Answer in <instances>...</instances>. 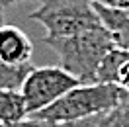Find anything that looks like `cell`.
I'll return each instance as SVG.
<instances>
[{
	"label": "cell",
	"mask_w": 129,
	"mask_h": 127,
	"mask_svg": "<svg viewBox=\"0 0 129 127\" xmlns=\"http://www.w3.org/2000/svg\"><path fill=\"white\" fill-rule=\"evenodd\" d=\"M29 18L45 27L47 37H69L102 27L92 0H43Z\"/></svg>",
	"instance_id": "cell-3"
},
{
	"label": "cell",
	"mask_w": 129,
	"mask_h": 127,
	"mask_svg": "<svg viewBox=\"0 0 129 127\" xmlns=\"http://www.w3.org/2000/svg\"><path fill=\"white\" fill-rule=\"evenodd\" d=\"M4 24V10H0V25Z\"/></svg>",
	"instance_id": "cell-15"
},
{
	"label": "cell",
	"mask_w": 129,
	"mask_h": 127,
	"mask_svg": "<svg viewBox=\"0 0 129 127\" xmlns=\"http://www.w3.org/2000/svg\"><path fill=\"white\" fill-rule=\"evenodd\" d=\"M117 86L125 92V96H129V59H127V63L123 65V67H121V71H119Z\"/></svg>",
	"instance_id": "cell-12"
},
{
	"label": "cell",
	"mask_w": 129,
	"mask_h": 127,
	"mask_svg": "<svg viewBox=\"0 0 129 127\" xmlns=\"http://www.w3.org/2000/svg\"><path fill=\"white\" fill-rule=\"evenodd\" d=\"M27 117L24 96L20 90H4L0 88V123L10 125Z\"/></svg>",
	"instance_id": "cell-8"
},
{
	"label": "cell",
	"mask_w": 129,
	"mask_h": 127,
	"mask_svg": "<svg viewBox=\"0 0 129 127\" xmlns=\"http://www.w3.org/2000/svg\"><path fill=\"white\" fill-rule=\"evenodd\" d=\"M125 100V92L115 84H78L76 88L69 90L64 96H61L57 102L47 106L45 110L31 113L35 117L49 119L53 123H64V121H74L108 111L117 108Z\"/></svg>",
	"instance_id": "cell-2"
},
{
	"label": "cell",
	"mask_w": 129,
	"mask_h": 127,
	"mask_svg": "<svg viewBox=\"0 0 129 127\" xmlns=\"http://www.w3.org/2000/svg\"><path fill=\"white\" fill-rule=\"evenodd\" d=\"M0 127H6V125H2V123H0Z\"/></svg>",
	"instance_id": "cell-18"
},
{
	"label": "cell",
	"mask_w": 129,
	"mask_h": 127,
	"mask_svg": "<svg viewBox=\"0 0 129 127\" xmlns=\"http://www.w3.org/2000/svg\"><path fill=\"white\" fill-rule=\"evenodd\" d=\"M57 123L49 121V119H41V117H35V115H27V117L20 119L16 123H10L6 127H55Z\"/></svg>",
	"instance_id": "cell-10"
},
{
	"label": "cell",
	"mask_w": 129,
	"mask_h": 127,
	"mask_svg": "<svg viewBox=\"0 0 129 127\" xmlns=\"http://www.w3.org/2000/svg\"><path fill=\"white\" fill-rule=\"evenodd\" d=\"M127 59H129L127 49L113 47L112 51L102 59V63H100V67H98V71H96L94 82H98V84H115V86H117L119 71H121V67L127 63Z\"/></svg>",
	"instance_id": "cell-7"
},
{
	"label": "cell",
	"mask_w": 129,
	"mask_h": 127,
	"mask_svg": "<svg viewBox=\"0 0 129 127\" xmlns=\"http://www.w3.org/2000/svg\"><path fill=\"white\" fill-rule=\"evenodd\" d=\"M43 43L57 53L61 69L73 74L80 84H94L102 59L115 47L112 35L104 27L88 29L69 37H45Z\"/></svg>",
	"instance_id": "cell-1"
},
{
	"label": "cell",
	"mask_w": 129,
	"mask_h": 127,
	"mask_svg": "<svg viewBox=\"0 0 129 127\" xmlns=\"http://www.w3.org/2000/svg\"><path fill=\"white\" fill-rule=\"evenodd\" d=\"M33 43L18 25H0V61L10 65L31 63Z\"/></svg>",
	"instance_id": "cell-5"
},
{
	"label": "cell",
	"mask_w": 129,
	"mask_h": 127,
	"mask_svg": "<svg viewBox=\"0 0 129 127\" xmlns=\"http://www.w3.org/2000/svg\"><path fill=\"white\" fill-rule=\"evenodd\" d=\"M92 2L108 6V8H129V0H92Z\"/></svg>",
	"instance_id": "cell-13"
},
{
	"label": "cell",
	"mask_w": 129,
	"mask_h": 127,
	"mask_svg": "<svg viewBox=\"0 0 129 127\" xmlns=\"http://www.w3.org/2000/svg\"><path fill=\"white\" fill-rule=\"evenodd\" d=\"M94 4L100 24L112 35L115 47L129 51V8H108L102 4Z\"/></svg>",
	"instance_id": "cell-6"
},
{
	"label": "cell",
	"mask_w": 129,
	"mask_h": 127,
	"mask_svg": "<svg viewBox=\"0 0 129 127\" xmlns=\"http://www.w3.org/2000/svg\"><path fill=\"white\" fill-rule=\"evenodd\" d=\"M100 113H102V111H100ZM100 113H94V115H88V117H82V119H74V121L57 123L55 127H98V123H100Z\"/></svg>",
	"instance_id": "cell-11"
},
{
	"label": "cell",
	"mask_w": 129,
	"mask_h": 127,
	"mask_svg": "<svg viewBox=\"0 0 129 127\" xmlns=\"http://www.w3.org/2000/svg\"><path fill=\"white\" fill-rule=\"evenodd\" d=\"M10 2H12V4H14V2H20V0H10Z\"/></svg>",
	"instance_id": "cell-16"
},
{
	"label": "cell",
	"mask_w": 129,
	"mask_h": 127,
	"mask_svg": "<svg viewBox=\"0 0 129 127\" xmlns=\"http://www.w3.org/2000/svg\"><path fill=\"white\" fill-rule=\"evenodd\" d=\"M8 4H10L8 0H0V10H4L6 6H8Z\"/></svg>",
	"instance_id": "cell-14"
},
{
	"label": "cell",
	"mask_w": 129,
	"mask_h": 127,
	"mask_svg": "<svg viewBox=\"0 0 129 127\" xmlns=\"http://www.w3.org/2000/svg\"><path fill=\"white\" fill-rule=\"evenodd\" d=\"M125 100H129V96H125Z\"/></svg>",
	"instance_id": "cell-17"
},
{
	"label": "cell",
	"mask_w": 129,
	"mask_h": 127,
	"mask_svg": "<svg viewBox=\"0 0 129 127\" xmlns=\"http://www.w3.org/2000/svg\"><path fill=\"white\" fill-rule=\"evenodd\" d=\"M78 84L80 82L61 67H35L20 90L24 96L27 115L45 110Z\"/></svg>",
	"instance_id": "cell-4"
},
{
	"label": "cell",
	"mask_w": 129,
	"mask_h": 127,
	"mask_svg": "<svg viewBox=\"0 0 129 127\" xmlns=\"http://www.w3.org/2000/svg\"><path fill=\"white\" fill-rule=\"evenodd\" d=\"M35 67L31 63H22V65H10L0 61V88L4 90H22L25 78Z\"/></svg>",
	"instance_id": "cell-9"
}]
</instances>
